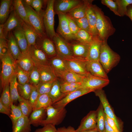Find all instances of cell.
I'll list each match as a JSON object with an SVG mask.
<instances>
[{"label":"cell","mask_w":132,"mask_h":132,"mask_svg":"<svg viewBox=\"0 0 132 132\" xmlns=\"http://www.w3.org/2000/svg\"><path fill=\"white\" fill-rule=\"evenodd\" d=\"M46 109L47 117L40 124V125L43 126L48 124L58 125L64 120L67 112L65 107L56 108L52 105L48 107Z\"/></svg>","instance_id":"obj_7"},{"label":"cell","mask_w":132,"mask_h":132,"mask_svg":"<svg viewBox=\"0 0 132 132\" xmlns=\"http://www.w3.org/2000/svg\"><path fill=\"white\" fill-rule=\"evenodd\" d=\"M56 132H58L57 131H57Z\"/></svg>","instance_id":"obj_63"},{"label":"cell","mask_w":132,"mask_h":132,"mask_svg":"<svg viewBox=\"0 0 132 132\" xmlns=\"http://www.w3.org/2000/svg\"><path fill=\"white\" fill-rule=\"evenodd\" d=\"M54 81L49 82H40L36 86L39 95L48 94Z\"/></svg>","instance_id":"obj_47"},{"label":"cell","mask_w":132,"mask_h":132,"mask_svg":"<svg viewBox=\"0 0 132 132\" xmlns=\"http://www.w3.org/2000/svg\"><path fill=\"white\" fill-rule=\"evenodd\" d=\"M75 36V41L80 43L89 44L94 40L89 33L82 29H80Z\"/></svg>","instance_id":"obj_38"},{"label":"cell","mask_w":132,"mask_h":132,"mask_svg":"<svg viewBox=\"0 0 132 132\" xmlns=\"http://www.w3.org/2000/svg\"><path fill=\"white\" fill-rule=\"evenodd\" d=\"M66 60L71 71L83 76L90 74L87 69V60L85 59L74 57L72 58Z\"/></svg>","instance_id":"obj_12"},{"label":"cell","mask_w":132,"mask_h":132,"mask_svg":"<svg viewBox=\"0 0 132 132\" xmlns=\"http://www.w3.org/2000/svg\"><path fill=\"white\" fill-rule=\"evenodd\" d=\"M46 109L42 108L33 110L29 118L30 123L35 127L40 125L42 121L45 119Z\"/></svg>","instance_id":"obj_30"},{"label":"cell","mask_w":132,"mask_h":132,"mask_svg":"<svg viewBox=\"0 0 132 132\" xmlns=\"http://www.w3.org/2000/svg\"><path fill=\"white\" fill-rule=\"evenodd\" d=\"M23 0L26 4L30 6L33 0Z\"/></svg>","instance_id":"obj_61"},{"label":"cell","mask_w":132,"mask_h":132,"mask_svg":"<svg viewBox=\"0 0 132 132\" xmlns=\"http://www.w3.org/2000/svg\"><path fill=\"white\" fill-rule=\"evenodd\" d=\"M82 0H55L54 9L55 14L66 13L80 4Z\"/></svg>","instance_id":"obj_15"},{"label":"cell","mask_w":132,"mask_h":132,"mask_svg":"<svg viewBox=\"0 0 132 132\" xmlns=\"http://www.w3.org/2000/svg\"><path fill=\"white\" fill-rule=\"evenodd\" d=\"M92 0H82L81 2L66 14L72 18L78 19L86 16L88 6Z\"/></svg>","instance_id":"obj_23"},{"label":"cell","mask_w":132,"mask_h":132,"mask_svg":"<svg viewBox=\"0 0 132 132\" xmlns=\"http://www.w3.org/2000/svg\"><path fill=\"white\" fill-rule=\"evenodd\" d=\"M61 83L57 78L54 82L48 95L51 99L53 104L61 100L68 93H64L61 90Z\"/></svg>","instance_id":"obj_28"},{"label":"cell","mask_w":132,"mask_h":132,"mask_svg":"<svg viewBox=\"0 0 132 132\" xmlns=\"http://www.w3.org/2000/svg\"><path fill=\"white\" fill-rule=\"evenodd\" d=\"M35 45L45 54L48 59H51L57 55L54 43L47 36L42 38L38 37Z\"/></svg>","instance_id":"obj_11"},{"label":"cell","mask_w":132,"mask_h":132,"mask_svg":"<svg viewBox=\"0 0 132 132\" xmlns=\"http://www.w3.org/2000/svg\"><path fill=\"white\" fill-rule=\"evenodd\" d=\"M18 83L15 74L12 77L9 83L10 92L12 103L18 101L20 97L18 91Z\"/></svg>","instance_id":"obj_36"},{"label":"cell","mask_w":132,"mask_h":132,"mask_svg":"<svg viewBox=\"0 0 132 132\" xmlns=\"http://www.w3.org/2000/svg\"><path fill=\"white\" fill-rule=\"evenodd\" d=\"M0 59L2 62L1 86L3 89L7 85L9 84L12 77L15 73L16 63L8 51Z\"/></svg>","instance_id":"obj_4"},{"label":"cell","mask_w":132,"mask_h":132,"mask_svg":"<svg viewBox=\"0 0 132 132\" xmlns=\"http://www.w3.org/2000/svg\"><path fill=\"white\" fill-rule=\"evenodd\" d=\"M109 79L94 76L90 74L85 76L81 83L82 88L91 90L94 92L102 89L110 83Z\"/></svg>","instance_id":"obj_9"},{"label":"cell","mask_w":132,"mask_h":132,"mask_svg":"<svg viewBox=\"0 0 132 132\" xmlns=\"http://www.w3.org/2000/svg\"><path fill=\"white\" fill-rule=\"evenodd\" d=\"M33 86L29 82L23 85L18 83V90L20 96L25 99L29 100Z\"/></svg>","instance_id":"obj_40"},{"label":"cell","mask_w":132,"mask_h":132,"mask_svg":"<svg viewBox=\"0 0 132 132\" xmlns=\"http://www.w3.org/2000/svg\"><path fill=\"white\" fill-rule=\"evenodd\" d=\"M28 51L34 64L49 65V60L46 55L35 45L29 46Z\"/></svg>","instance_id":"obj_18"},{"label":"cell","mask_w":132,"mask_h":132,"mask_svg":"<svg viewBox=\"0 0 132 132\" xmlns=\"http://www.w3.org/2000/svg\"><path fill=\"white\" fill-rule=\"evenodd\" d=\"M49 65L55 75L60 72L71 71L66 60L57 55L50 59Z\"/></svg>","instance_id":"obj_21"},{"label":"cell","mask_w":132,"mask_h":132,"mask_svg":"<svg viewBox=\"0 0 132 132\" xmlns=\"http://www.w3.org/2000/svg\"><path fill=\"white\" fill-rule=\"evenodd\" d=\"M57 131L58 132H76L74 128L71 126L66 128L65 126L59 128L57 129Z\"/></svg>","instance_id":"obj_57"},{"label":"cell","mask_w":132,"mask_h":132,"mask_svg":"<svg viewBox=\"0 0 132 132\" xmlns=\"http://www.w3.org/2000/svg\"><path fill=\"white\" fill-rule=\"evenodd\" d=\"M33 86L29 100L32 107L33 110L35 107L39 95L36 86Z\"/></svg>","instance_id":"obj_50"},{"label":"cell","mask_w":132,"mask_h":132,"mask_svg":"<svg viewBox=\"0 0 132 132\" xmlns=\"http://www.w3.org/2000/svg\"><path fill=\"white\" fill-rule=\"evenodd\" d=\"M6 39L8 51L15 61L22 52L12 31L8 33Z\"/></svg>","instance_id":"obj_24"},{"label":"cell","mask_w":132,"mask_h":132,"mask_svg":"<svg viewBox=\"0 0 132 132\" xmlns=\"http://www.w3.org/2000/svg\"><path fill=\"white\" fill-rule=\"evenodd\" d=\"M120 59V55L111 48L107 42H103L99 61L107 74L118 64Z\"/></svg>","instance_id":"obj_2"},{"label":"cell","mask_w":132,"mask_h":132,"mask_svg":"<svg viewBox=\"0 0 132 132\" xmlns=\"http://www.w3.org/2000/svg\"><path fill=\"white\" fill-rule=\"evenodd\" d=\"M94 92L95 95L99 97L106 115L114 121L120 132H122L123 122L115 115L108 101L104 91L101 89L95 90Z\"/></svg>","instance_id":"obj_6"},{"label":"cell","mask_w":132,"mask_h":132,"mask_svg":"<svg viewBox=\"0 0 132 132\" xmlns=\"http://www.w3.org/2000/svg\"><path fill=\"white\" fill-rule=\"evenodd\" d=\"M96 17V27L100 39L103 42H107L109 38L116 31L111 22L108 16L105 15L101 9L93 5Z\"/></svg>","instance_id":"obj_1"},{"label":"cell","mask_w":132,"mask_h":132,"mask_svg":"<svg viewBox=\"0 0 132 132\" xmlns=\"http://www.w3.org/2000/svg\"><path fill=\"white\" fill-rule=\"evenodd\" d=\"M117 4L118 11L120 16L126 15L127 8L130 5L132 4V0H114Z\"/></svg>","instance_id":"obj_45"},{"label":"cell","mask_w":132,"mask_h":132,"mask_svg":"<svg viewBox=\"0 0 132 132\" xmlns=\"http://www.w3.org/2000/svg\"><path fill=\"white\" fill-rule=\"evenodd\" d=\"M101 2L102 4L109 8L115 15L120 16L118 12L117 5L114 0H102Z\"/></svg>","instance_id":"obj_49"},{"label":"cell","mask_w":132,"mask_h":132,"mask_svg":"<svg viewBox=\"0 0 132 132\" xmlns=\"http://www.w3.org/2000/svg\"><path fill=\"white\" fill-rule=\"evenodd\" d=\"M22 1L26 11L28 22L38 37L42 38L47 36L43 22V13L41 14H38L31 6L26 4L23 0Z\"/></svg>","instance_id":"obj_3"},{"label":"cell","mask_w":132,"mask_h":132,"mask_svg":"<svg viewBox=\"0 0 132 132\" xmlns=\"http://www.w3.org/2000/svg\"><path fill=\"white\" fill-rule=\"evenodd\" d=\"M30 73L22 69L16 63L15 74L19 84L23 85L28 82Z\"/></svg>","instance_id":"obj_39"},{"label":"cell","mask_w":132,"mask_h":132,"mask_svg":"<svg viewBox=\"0 0 132 132\" xmlns=\"http://www.w3.org/2000/svg\"><path fill=\"white\" fill-rule=\"evenodd\" d=\"M126 15L128 16L132 21V4L127 7Z\"/></svg>","instance_id":"obj_58"},{"label":"cell","mask_w":132,"mask_h":132,"mask_svg":"<svg viewBox=\"0 0 132 132\" xmlns=\"http://www.w3.org/2000/svg\"><path fill=\"white\" fill-rule=\"evenodd\" d=\"M96 110L97 128L100 132H104L106 114L103 106L100 103Z\"/></svg>","instance_id":"obj_35"},{"label":"cell","mask_w":132,"mask_h":132,"mask_svg":"<svg viewBox=\"0 0 132 132\" xmlns=\"http://www.w3.org/2000/svg\"><path fill=\"white\" fill-rule=\"evenodd\" d=\"M55 126L51 124H47L42 128L36 129L34 132H56L57 129Z\"/></svg>","instance_id":"obj_52"},{"label":"cell","mask_w":132,"mask_h":132,"mask_svg":"<svg viewBox=\"0 0 132 132\" xmlns=\"http://www.w3.org/2000/svg\"><path fill=\"white\" fill-rule=\"evenodd\" d=\"M12 32L21 52L28 51V44L22 26L16 28Z\"/></svg>","instance_id":"obj_25"},{"label":"cell","mask_w":132,"mask_h":132,"mask_svg":"<svg viewBox=\"0 0 132 132\" xmlns=\"http://www.w3.org/2000/svg\"><path fill=\"white\" fill-rule=\"evenodd\" d=\"M54 0H46V7L43 16V23L46 34L47 36L52 40L56 34L54 29Z\"/></svg>","instance_id":"obj_5"},{"label":"cell","mask_w":132,"mask_h":132,"mask_svg":"<svg viewBox=\"0 0 132 132\" xmlns=\"http://www.w3.org/2000/svg\"><path fill=\"white\" fill-rule=\"evenodd\" d=\"M11 6L21 19L31 26L28 20L26 11L22 0H12Z\"/></svg>","instance_id":"obj_33"},{"label":"cell","mask_w":132,"mask_h":132,"mask_svg":"<svg viewBox=\"0 0 132 132\" xmlns=\"http://www.w3.org/2000/svg\"><path fill=\"white\" fill-rule=\"evenodd\" d=\"M12 0H0V23L3 24L9 17L11 10Z\"/></svg>","instance_id":"obj_32"},{"label":"cell","mask_w":132,"mask_h":132,"mask_svg":"<svg viewBox=\"0 0 132 132\" xmlns=\"http://www.w3.org/2000/svg\"><path fill=\"white\" fill-rule=\"evenodd\" d=\"M53 103L48 94L39 95L35 107L33 110L43 108L46 109L48 107L52 105Z\"/></svg>","instance_id":"obj_37"},{"label":"cell","mask_w":132,"mask_h":132,"mask_svg":"<svg viewBox=\"0 0 132 132\" xmlns=\"http://www.w3.org/2000/svg\"><path fill=\"white\" fill-rule=\"evenodd\" d=\"M103 41L93 40L90 43L88 52L86 59L88 61L99 60L101 47Z\"/></svg>","instance_id":"obj_26"},{"label":"cell","mask_w":132,"mask_h":132,"mask_svg":"<svg viewBox=\"0 0 132 132\" xmlns=\"http://www.w3.org/2000/svg\"><path fill=\"white\" fill-rule=\"evenodd\" d=\"M18 101L23 115L29 117L33 111L32 107L29 100L20 97Z\"/></svg>","instance_id":"obj_42"},{"label":"cell","mask_w":132,"mask_h":132,"mask_svg":"<svg viewBox=\"0 0 132 132\" xmlns=\"http://www.w3.org/2000/svg\"><path fill=\"white\" fill-rule=\"evenodd\" d=\"M40 82V78L37 68L35 66L30 73L28 82L33 86H36Z\"/></svg>","instance_id":"obj_46"},{"label":"cell","mask_w":132,"mask_h":132,"mask_svg":"<svg viewBox=\"0 0 132 132\" xmlns=\"http://www.w3.org/2000/svg\"><path fill=\"white\" fill-rule=\"evenodd\" d=\"M57 14L58 18L59 24L56 33L68 42L75 41V36L71 33L69 27L66 14L62 13H59Z\"/></svg>","instance_id":"obj_10"},{"label":"cell","mask_w":132,"mask_h":132,"mask_svg":"<svg viewBox=\"0 0 132 132\" xmlns=\"http://www.w3.org/2000/svg\"><path fill=\"white\" fill-rule=\"evenodd\" d=\"M22 26L27 39L29 47L35 45L38 36L32 28L22 21Z\"/></svg>","instance_id":"obj_34"},{"label":"cell","mask_w":132,"mask_h":132,"mask_svg":"<svg viewBox=\"0 0 132 132\" xmlns=\"http://www.w3.org/2000/svg\"><path fill=\"white\" fill-rule=\"evenodd\" d=\"M92 0L89 4L86 13V16L88 20L89 28L90 33L93 40H100L96 27V17Z\"/></svg>","instance_id":"obj_17"},{"label":"cell","mask_w":132,"mask_h":132,"mask_svg":"<svg viewBox=\"0 0 132 132\" xmlns=\"http://www.w3.org/2000/svg\"><path fill=\"white\" fill-rule=\"evenodd\" d=\"M92 90L81 88L68 93L66 96L61 100L53 104L52 106L56 108L65 107L69 102L81 96L91 92Z\"/></svg>","instance_id":"obj_14"},{"label":"cell","mask_w":132,"mask_h":132,"mask_svg":"<svg viewBox=\"0 0 132 132\" xmlns=\"http://www.w3.org/2000/svg\"><path fill=\"white\" fill-rule=\"evenodd\" d=\"M0 132H1V131H0Z\"/></svg>","instance_id":"obj_64"},{"label":"cell","mask_w":132,"mask_h":132,"mask_svg":"<svg viewBox=\"0 0 132 132\" xmlns=\"http://www.w3.org/2000/svg\"><path fill=\"white\" fill-rule=\"evenodd\" d=\"M52 40L55 46L57 55L66 59L74 57L71 44L56 33Z\"/></svg>","instance_id":"obj_8"},{"label":"cell","mask_w":132,"mask_h":132,"mask_svg":"<svg viewBox=\"0 0 132 132\" xmlns=\"http://www.w3.org/2000/svg\"><path fill=\"white\" fill-rule=\"evenodd\" d=\"M31 125L29 117L23 115L12 128V132H31Z\"/></svg>","instance_id":"obj_31"},{"label":"cell","mask_w":132,"mask_h":132,"mask_svg":"<svg viewBox=\"0 0 132 132\" xmlns=\"http://www.w3.org/2000/svg\"><path fill=\"white\" fill-rule=\"evenodd\" d=\"M97 118L96 110L90 111L82 119L76 132H83L96 128Z\"/></svg>","instance_id":"obj_13"},{"label":"cell","mask_w":132,"mask_h":132,"mask_svg":"<svg viewBox=\"0 0 132 132\" xmlns=\"http://www.w3.org/2000/svg\"><path fill=\"white\" fill-rule=\"evenodd\" d=\"M67 16L70 30L72 33L75 36L80 29L77 25L73 19L68 16L67 15Z\"/></svg>","instance_id":"obj_54"},{"label":"cell","mask_w":132,"mask_h":132,"mask_svg":"<svg viewBox=\"0 0 132 132\" xmlns=\"http://www.w3.org/2000/svg\"><path fill=\"white\" fill-rule=\"evenodd\" d=\"M61 90L64 93H69L82 88L81 83L61 82Z\"/></svg>","instance_id":"obj_43"},{"label":"cell","mask_w":132,"mask_h":132,"mask_svg":"<svg viewBox=\"0 0 132 132\" xmlns=\"http://www.w3.org/2000/svg\"><path fill=\"white\" fill-rule=\"evenodd\" d=\"M0 112L5 114L10 117L11 113V109L3 105L0 101Z\"/></svg>","instance_id":"obj_56"},{"label":"cell","mask_w":132,"mask_h":132,"mask_svg":"<svg viewBox=\"0 0 132 132\" xmlns=\"http://www.w3.org/2000/svg\"><path fill=\"white\" fill-rule=\"evenodd\" d=\"M0 101L4 105L11 109L12 103L10 92L9 84L7 85L3 89Z\"/></svg>","instance_id":"obj_44"},{"label":"cell","mask_w":132,"mask_h":132,"mask_svg":"<svg viewBox=\"0 0 132 132\" xmlns=\"http://www.w3.org/2000/svg\"><path fill=\"white\" fill-rule=\"evenodd\" d=\"M106 119L108 124L114 132H120L117 128L114 121L107 116L106 114Z\"/></svg>","instance_id":"obj_55"},{"label":"cell","mask_w":132,"mask_h":132,"mask_svg":"<svg viewBox=\"0 0 132 132\" xmlns=\"http://www.w3.org/2000/svg\"><path fill=\"white\" fill-rule=\"evenodd\" d=\"M11 7L9 16L3 24V32L6 38L9 32L22 26V21L11 6Z\"/></svg>","instance_id":"obj_16"},{"label":"cell","mask_w":132,"mask_h":132,"mask_svg":"<svg viewBox=\"0 0 132 132\" xmlns=\"http://www.w3.org/2000/svg\"><path fill=\"white\" fill-rule=\"evenodd\" d=\"M104 132H115L108 124L106 119L105 121V129Z\"/></svg>","instance_id":"obj_59"},{"label":"cell","mask_w":132,"mask_h":132,"mask_svg":"<svg viewBox=\"0 0 132 132\" xmlns=\"http://www.w3.org/2000/svg\"><path fill=\"white\" fill-rule=\"evenodd\" d=\"M60 78L62 82L81 83L85 76L76 74L71 71L60 72L55 74Z\"/></svg>","instance_id":"obj_27"},{"label":"cell","mask_w":132,"mask_h":132,"mask_svg":"<svg viewBox=\"0 0 132 132\" xmlns=\"http://www.w3.org/2000/svg\"><path fill=\"white\" fill-rule=\"evenodd\" d=\"M76 42V43L71 44L74 56L86 59L90 43H83Z\"/></svg>","instance_id":"obj_29"},{"label":"cell","mask_w":132,"mask_h":132,"mask_svg":"<svg viewBox=\"0 0 132 132\" xmlns=\"http://www.w3.org/2000/svg\"><path fill=\"white\" fill-rule=\"evenodd\" d=\"M72 19L80 29L85 30L90 33L89 26L86 16L79 19Z\"/></svg>","instance_id":"obj_48"},{"label":"cell","mask_w":132,"mask_h":132,"mask_svg":"<svg viewBox=\"0 0 132 132\" xmlns=\"http://www.w3.org/2000/svg\"><path fill=\"white\" fill-rule=\"evenodd\" d=\"M15 61L22 69L29 73L35 66L28 51L22 52Z\"/></svg>","instance_id":"obj_22"},{"label":"cell","mask_w":132,"mask_h":132,"mask_svg":"<svg viewBox=\"0 0 132 132\" xmlns=\"http://www.w3.org/2000/svg\"><path fill=\"white\" fill-rule=\"evenodd\" d=\"M83 132H100L98 130L97 128H96L94 129L84 131Z\"/></svg>","instance_id":"obj_62"},{"label":"cell","mask_w":132,"mask_h":132,"mask_svg":"<svg viewBox=\"0 0 132 132\" xmlns=\"http://www.w3.org/2000/svg\"><path fill=\"white\" fill-rule=\"evenodd\" d=\"M3 24H0V39H2L7 40L3 31Z\"/></svg>","instance_id":"obj_60"},{"label":"cell","mask_w":132,"mask_h":132,"mask_svg":"<svg viewBox=\"0 0 132 132\" xmlns=\"http://www.w3.org/2000/svg\"><path fill=\"white\" fill-rule=\"evenodd\" d=\"M8 52L7 40L0 39V59Z\"/></svg>","instance_id":"obj_53"},{"label":"cell","mask_w":132,"mask_h":132,"mask_svg":"<svg viewBox=\"0 0 132 132\" xmlns=\"http://www.w3.org/2000/svg\"><path fill=\"white\" fill-rule=\"evenodd\" d=\"M34 64L39 73L40 82H53L57 78L49 65Z\"/></svg>","instance_id":"obj_19"},{"label":"cell","mask_w":132,"mask_h":132,"mask_svg":"<svg viewBox=\"0 0 132 132\" xmlns=\"http://www.w3.org/2000/svg\"><path fill=\"white\" fill-rule=\"evenodd\" d=\"M11 113L10 116L12 123V128L18 120L23 115L19 105L16 106L12 103L11 106Z\"/></svg>","instance_id":"obj_41"},{"label":"cell","mask_w":132,"mask_h":132,"mask_svg":"<svg viewBox=\"0 0 132 132\" xmlns=\"http://www.w3.org/2000/svg\"><path fill=\"white\" fill-rule=\"evenodd\" d=\"M86 68L88 71L94 76L109 79L105 72L99 60L86 61Z\"/></svg>","instance_id":"obj_20"},{"label":"cell","mask_w":132,"mask_h":132,"mask_svg":"<svg viewBox=\"0 0 132 132\" xmlns=\"http://www.w3.org/2000/svg\"><path fill=\"white\" fill-rule=\"evenodd\" d=\"M44 0H33L30 6L38 14H42L44 11L42 9Z\"/></svg>","instance_id":"obj_51"}]
</instances>
